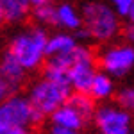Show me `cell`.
Returning a JSON list of instances; mask_svg holds the SVG:
<instances>
[{"instance_id":"cell-1","label":"cell","mask_w":134,"mask_h":134,"mask_svg":"<svg viewBox=\"0 0 134 134\" xmlns=\"http://www.w3.org/2000/svg\"><path fill=\"white\" fill-rule=\"evenodd\" d=\"M82 27L88 38L98 43H107L120 34V14L107 2H90L82 9Z\"/></svg>"},{"instance_id":"cell-2","label":"cell","mask_w":134,"mask_h":134,"mask_svg":"<svg viewBox=\"0 0 134 134\" xmlns=\"http://www.w3.org/2000/svg\"><path fill=\"white\" fill-rule=\"evenodd\" d=\"M2 120L5 124V134H25L31 127H38L47 118L34 107L29 97L11 95L7 100L0 104Z\"/></svg>"},{"instance_id":"cell-3","label":"cell","mask_w":134,"mask_h":134,"mask_svg":"<svg viewBox=\"0 0 134 134\" xmlns=\"http://www.w3.org/2000/svg\"><path fill=\"white\" fill-rule=\"evenodd\" d=\"M47 41H48V36L43 25L34 27L27 32L18 34L11 41L9 52L23 64L25 70H36L38 66L43 64L47 57Z\"/></svg>"},{"instance_id":"cell-4","label":"cell","mask_w":134,"mask_h":134,"mask_svg":"<svg viewBox=\"0 0 134 134\" xmlns=\"http://www.w3.org/2000/svg\"><path fill=\"white\" fill-rule=\"evenodd\" d=\"M72 91V86L54 82V81H48L43 77V81L36 82L31 88L29 98L36 109H40L45 116H50L57 107H61L63 104L68 102Z\"/></svg>"},{"instance_id":"cell-5","label":"cell","mask_w":134,"mask_h":134,"mask_svg":"<svg viewBox=\"0 0 134 134\" xmlns=\"http://www.w3.org/2000/svg\"><path fill=\"white\" fill-rule=\"evenodd\" d=\"M98 68L113 77H124L134 68V47L132 43H116L100 52Z\"/></svg>"},{"instance_id":"cell-6","label":"cell","mask_w":134,"mask_h":134,"mask_svg":"<svg viewBox=\"0 0 134 134\" xmlns=\"http://www.w3.org/2000/svg\"><path fill=\"white\" fill-rule=\"evenodd\" d=\"M93 124L102 134H129L132 132V116L131 111L122 105H102L97 107Z\"/></svg>"},{"instance_id":"cell-7","label":"cell","mask_w":134,"mask_h":134,"mask_svg":"<svg viewBox=\"0 0 134 134\" xmlns=\"http://www.w3.org/2000/svg\"><path fill=\"white\" fill-rule=\"evenodd\" d=\"M48 118H50L52 125H59L63 129H66L70 134L81 132L84 127L90 124L86 120V116L79 109H75L70 102H66V104H63L61 107H57Z\"/></svg>"},{"instance_id":"cell-8","label":"cell","mask_w":134,"mask_h":134,"mask_svg":"<svg viewBox=\"0 0 134 134\" xmlns=\"http://www.w3.org/2000/svg\"><path fill=\"white\" fill-rule=\"evenodd\" d=\"M57 25L64 31H79L82 27V13L70 2L57 5Z\"/></svg>"},{"instance_id":"cell-9","label":"cell","mask_w":134,"mask_h":134,"mask_svg":"<svg viewBox=\"0 0 134 134\" xmlns=\"http://www.w3.org/2000/svg\"><path fill=\"white\" fill-rule=\"evenodd\" d=\"M25 68H23V64H21L9 50L5 52V55H4V59L0 63V75L4 77V79H7L14 88H18L23 81V77H25Z\"/></svg>"},{"instance_id":"cell-10","label":"cell","mask_w":134,"mask_h":134,"mask_svg":"<svg viewBox=\"0 0 134 134\" xmlns=\"http://www.w3.org/2000/svg\"><path fill=\"white\" fill-rule=\"evenodd\" d=\"M90 95H91L95 100H109L114 95V81L113 75L98 70L95 79L91 82V88H90Z\"/></svg>"},{"instance_id":"cell-11","label":"cell","mask_w":134,"mask_h":134,"mask_svg":"<svg viewBox=\"0 0 134 134\" xmlns=\"http://www.w3.org/2000/svg\"><path fill=\"white\" fill-rule=\"evenodd\" d=\"M77 45V36H73L70 32H57L54 36H48L47 41V57L52 55H61L70 52Z\"/></svg>"},{"instance_id":"cell-12","label":"cell","mask_w":134,"mask_h":134,"mask_svg":"<svg viewBox=\"0 0 134 134\" xmlns=\"http://www.w3.org/2000/svg\"><path fill=\"white\" fill-rule=\"evenodd\" d=\"M4 7V18L9 23H18L23 21L29 13H32V5L27 0H2Z\"/></svg>"},{"instance_id":"cell-13","label":"cell","mask_w":134,"mask_h":134,"mask_svg":"<svg viewBox=\"0 0 134 134\" xmlns=\"http://www.w3.org/2000/svg\"><path fill=\"white\" fill-rule=\"evenodd\" d=\"M68 102L72 104L75 109H79V111L86 116L88 122L93 120V116H95V113H97V105H95L97 100L93 98L90 93H86V91H72Z\"/></svg>"},{"instance_id":"cell-14","label":"cell","mask_w":134,"mask_h":134,"mask_svg":"<svg viewBox=\"0 0 134 134\" xmlns=\"http://www.w3.org/2000/svg\"><path fill=\"white\" fill-rule=\"evenodd\" d=\"M32 18L40 25H57V5L50 4V0H45L38 5H32Z\"/></svg>"},{"instance_id":"cell-15","label":"cell","mask_w":134,"mask_h":134,"mask_svg":"<svg viewBox=\"0 0 134 134\" xmlns=\"http://www.w3.org/2000/svg\"><path fill=\"white\" fill-rule=\"evenodd\" d=\"M116 104L127 111H134V88H124L116 93Z\"/></svg>"},{"instance_id":"cell-16","label":"cell","mask_w":134,"mask_h":134,"mask_svg":"<svg viewBox=\"0 0 134 134\" xmlns=\"http://www.w3.org/2000/svg\"><path fill=\"white\" fill-rule=\"evenodd\" d=\"M107 2L124 18H127V14H129V11H131V7H132V4H134V0H107Z\"/></svg>"},{"instance_id":"cell-17","label":"cell","mask_w":134,"mask_h":134,"mask_svg":"<svg viewBox=\"0 0 134 134\" xmlns=\"http://www.w3.org/2000/svg\"><path fill=\"white\" fill-rule=\"evenodd\" d=\"M14 91H16V88H14L7 79H4V77L0 75V104L4 102V100H7Z\"/></svg>"},{"instance_id":"cell-18","label":"cell","mask_w":134,"mask_h":134,"mask_svg":"<svg viewBox=\"0 0 134 134\" xmlns=\"http://www.w3.org/2000/svg\"><path fill=\"white\" fill-rule=\"evenodd\" d=\"M124 38H125V41H129V43L134 45V23L132 21H129L124 27Z\"/></svg>"},{"instance_id":"cell-19","label":"cell","mask_w":134,"mask_h":134,"mask_svg":"<svg viewBox=\"0 0 134 134\" xmlns=\"http://www.w3.org/2000/svg\"><path fill=\"white\" fill-rule=\"evenodd\" d=\"M127 20L134 23V4H132V7H131V11H129V14H127Z\"/></svg>"},{"instance_id":"cell-20","label":"cell","mask_w":134,"mask_h":134,"mask_svg":"<svg viewBox=\"0 0 134 134\" xmlns=\"http://www.w3.org/2000/svg\"><path fill=\"white\" fill-rule=\"evenodd\" d=\"M0 134H5V124L2 120V113H0Z\"/></svg>"},{"instance_id":"cell-21","label":"cell","mask_w":134,"mask_h":134,"mask_svg":"<svg viewBox=\"0 0 134 134\" xmlns=\"http://www.w3.org/2000/svg\"><path fill=\"white\" fill-rule=\"evenodd\" d=\"M2 21H5V18H4V7H2V0H0V23Z\"/></svg>"}]
</instances>
